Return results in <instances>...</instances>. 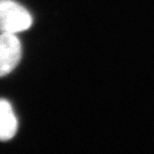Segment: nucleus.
<instances>
[{
  "label": "nucleus",
  "instance_id": "1",
  "mask_svg": "<svg viewBox=\"0 0 154 154\" xmlns=\"http://www.w3.org/2000/svg\"><path fill=\"white\" fill-rule=\"evenodd\" d=\"M33 19L26 8L14 0H0V33L17 34L32 25Z\"/></svg>",
  "mask_w": 154,
  "mask_h": 154
},
{
  "label": "nucleus",
  "instance_id": "3",
  "mask_svg": "<svg viewBox=\"0 0 154 154\" xmlns=\"http://www.w3.org/2000/svg\"><path fill=\"white\" fill-rule=\"evenodd\" d=\"M18 129V121L11 104L0 99V141L11 140Z\"/></svg>",
  "mask_w": 154,
  "mask_h": 154
},
{
  "label": "nucleus",
  "instance_id": "2",
  "mask_svg": "<svg viewBox=\"0 0 154 154\" xmlns=\"http://www.w3.org/2000/svg\"><path fill=\"white\" fill-rule=\"evenodd\" d=\"M22 48L16 34L0 33V77L8 75L19 63Z\"/></svg>",
  "mask_w": 154,
  "mask_h": 154
}]
</instances>
